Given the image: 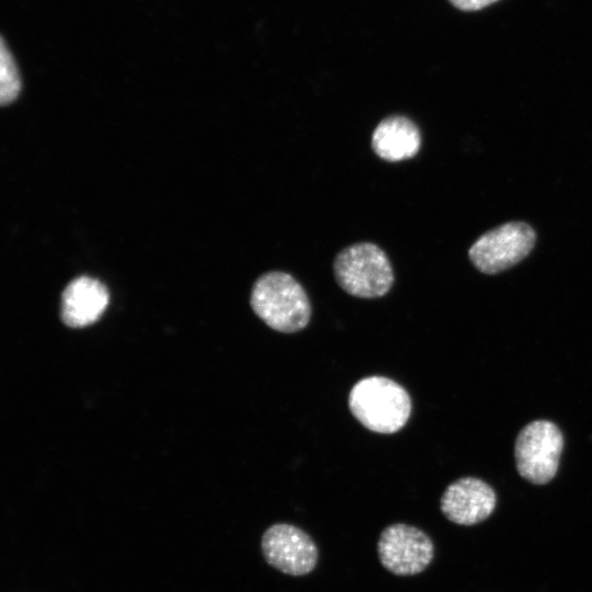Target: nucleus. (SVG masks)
Wrapping results in <instances>:
<instances>
[{
  "instance_id": "obj_1",
  "label": "nucleus",
  "mask_w": 592,
  "mask_h": 592,
  "mask_svg": "<svg viewBox=\"0 0 592 592\" xmlns=\"http://www.w3.org/2000/svg\"><path fill=\"white\" fill-rule=\"evenodd\" d=\"M250 305L254 314L273 330L293 333L310 319V304L303 286L289 274L272 271L253 284Z\"/></svg>"
},
{
  "instance_id": "obj_2",
  "label": "nucleus",
  "mask_w": 592,
  "mask_h": 592,
  "mask_svg": "<svg viewBox=\"0 0 592 592\" xmlns=\"http://www.w3.org/2000/svg\"><path fill=\"white\" fill-rule=\"evenodd\" d=\"M349 407L354 418L369 431L391 434L407 423L411 399L398 383L383 376H369L352 387Z\"/></svg>"
},
{
  "instance_id": "obj_3",
  "label": "nucleus",
  "mask_w": 592,
  "mask_h": 592,
  "mask_svg": "<svg viewBox=\"0 0 592 592\" xmlns=\"http://www.w3.org/2000/svg\"><path fill=\"white\" fill-rule=\"evenodd\" d=\"M333 272L340 287L360 298L382 297L394 283L386 253L372 242H358L341 250L334 259Z\"/></svg>"
},
{
  "instance_id": "obj_4",
  "label": "nucleus",
  "mask_w": 592,
  "mask_h": 592,
  "mask_svg": "<svg viewBox=\"0 0 592 592\" xmlns=\"http://www.w3.org/2000/svg\"><path fill=\"white\" fill-rule=\"evenodd\" d=\"M562 447V434L553 422L536 420L528 423L515 441L519 474L532 483H547L557 473Z\"/></svg>"
},
{
  "instance_id": "obj_5",
  "label": "nucleus",
  "mask_w": 592,
  "mask_h": 592,
  "mask_svg": "<svg viewBox=\"0 0 592 592\" xmlns=\"http://www.w3.org/2000/svg\"><path fill=\"white\" fill-rule=\"evenodd\" d=\"M535 240V231L528 224L506 223L478 238L468 255L480 272L496 274L523 260L533 249Z\"/></svg>"
},
{
  "instance_id": "obj_6",
  "label": "nucleus",
  "mask_w": 592,
  "mask_h": 592,
  "mask_svg": "<svg viewBox=\"0 0 592 592\" xmlns=\"http://www.w3.org/2000/svg\"><path fill=\"white\" fill-rule=\"evenodd\" d=\"M377 553L385 569L396 576H414L428 568L434 556L431 538L420 528L395 523L379 535Z\"/></svg>"
},
{
  "instance_id": "obj_7",
  "label": "nucleus",
  "mask_w": 592,
  "mask_h": 592,
  "mask_svg": "<svg viewBox=\"0 0 592 592\" xmlns=\"http://www.w3.org/2000/svg\"><path fill=\"white\" fill-rule=\"evenodd\" d=\"M265 561L289 576L311 572L318 560V548L312 538L301 528L276 523L266 528L261 540Z\"/></svg>"
},
{
  "instance_id": "obj_8",
  "label": "nucleus",
  "mask_w": 592,
  "mask_h": 592,
  "mask_svg": "<svg viewBox=\"0 0 592 592\" xmlns=\"http://www.w3.org/2000/svg\"><path fill=\"white\" fill-rule=\"evenodd\" d=\"M497 497L485 481L465 477L452 482L441 498L440 508L447 520L459 525H474L494 510Z\"/></svg>"
},
{
  "instance_id": "obj_9",
  "label": "nucleus",
  "mask_w": 592,
  "mask_h": 592,
  "mask_svg": "<svg viewBox=\"0 0 592 592\" xmlns=\"http://www.w3.org/2000/svg\"><path fill=\"white\" fill-rule=\"evenodd\" d=\"M107 288L98 280L80 276L71 281L61 296V319L72 328L95 322L109 304Z\"/></svg>"
},
{
  "instance_id": "obj_10",
  "label": "nucleus",
  "mask_w": 592,
  "mask_h": 592,
  "mask_svg": "<svg viewBox=\"0 0 592 592\" xmlns=\"http://www.w3.org/2000/svg\"><path fill=\"white\" fill-rule=\"evenodd\" d=\"M372 148L383 160L402 161L415 156L421 146V134L410 118L391 115L384 118L372 134Z\"/></svg>"
},
{
  "instance_id": "obj_11",
  "label": "nucleus",
  "mask_w": 592,
  "mask_h": 592,
  "mask_svg": "<svg viewBox=\"0 0 592 592\" xmlns=\"http://www.w3.org/2000/svg\"><path fill=\"white\" fill-rule=\"evenodd\" d=\"M21 90V78L13 55L1 38L0 45V102L12 103Z\"/></svg>"
},
{
  "instance_id": "obj_12",
  "label": "nucleus",
  "mask_w": 592,
  "mask_h": 592,
  "mask_svg": "<svg viewBox=\"0 0 592 592\" xmlns=\"http://www.w3.org/2000/svg\"><path fill=\"white\" fill-rule=\"evenodd\" d=\"M454 7L463 11L480 10L498 0H448Z\"/></svg>"
}]
</instances>
